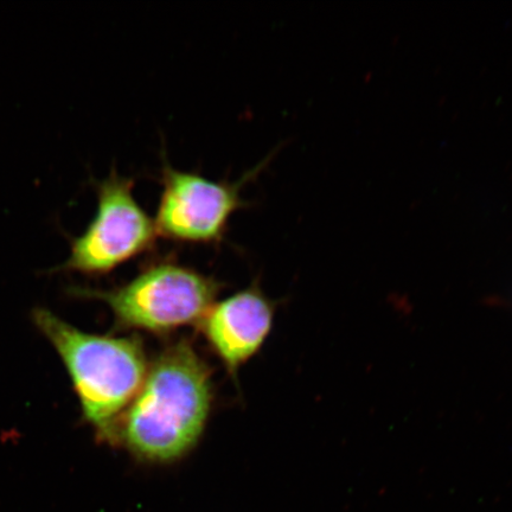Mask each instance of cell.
<instances>
[{"label":"cell","mask_w":512,"mask_h":512,"mask_svg":"<svg viewBox=\"0 0 512 512\" xmlns=\"http://www.w3.org/2000/svg\"><path fill=\"white\" fill-rule=\"evenodd\" d=\"M136 179L115 169L94 182L98 206L85 232L70 241V254L60 270L105 275L150 251L157 239L155 221L134 197Z\"/></svg>","instance_id":"4"},{"label":"cell","mask_w":512,"mask_h":512,"mask_svg":"<svg viewBox=\"0 0 512 512\" xmlns=\"http://www.w3.org/2000/svg\"><path fill=\"white\" fill-rule=\"evenodd\" d=\"M267 162V160H266ZM255 166L238 182L213 181L197 172L178 170L163 152L155 226L162 238L192 245H217L226 238L236 211L249 207L243 187L265 168Z\"/></svg>","instance_id":"5"},{"label":"cell","mask_w":512,"mask_h":512,"mask_svg":"<svg viewBox=\"0 0 512 512\" xmlns=\"http://www.w3.org/2000/svg\"><path fill=\"white\" fill-rule=\"evenodd\" d=\"M220 288L208 275L166 259L112 290L75 288L73 293L110 307L119 330L165 335L200 324Z\"/></svg>","instance_id":"3"},{"label":"cell","mask_w":512,"mask_h":512,"mask_svg":"<svg viewBox=\"0 0 512 512\" xmlns=\"http://www.w3.org/2000/svg\"><path fill=\"white\" fill-rule=\"evenodd\" d=\"M275 307L252 285L210 307L198 328L229 374L258 354L271 334Z\"/></svg>","instance_id":"6"},{"label":"cell","mask_w":512,"mask_h":512,"mask_svg":"<svg viewBox=\"0 0 512 512\" xmlns=\"http://www.w3.org/2000/svg\"><path fill=\"white\" fill-rule=\"evenodd\" d=\"M32 317L66 367L83 419L96 439L113 446L119 420L149 368L142 341L89 334L47 309L35 310Z\"/></svg>","instance_id":"2"},{"label":"cell","mask_w":512,"mask_h":512,"mask_svg":"<svg viewBox=\"0 0 512 512\" xmlns=\"http://www.w3.org/2000/svg\"><path fill=\"white\" fill-rule=\"evenodd\" d=\"M213 401L207 362L190 342L172 343L149 364L119 420L113 446L145 464L179 462L200 443Z\"/></svg>","instance_id":"1"}]
</instances>
